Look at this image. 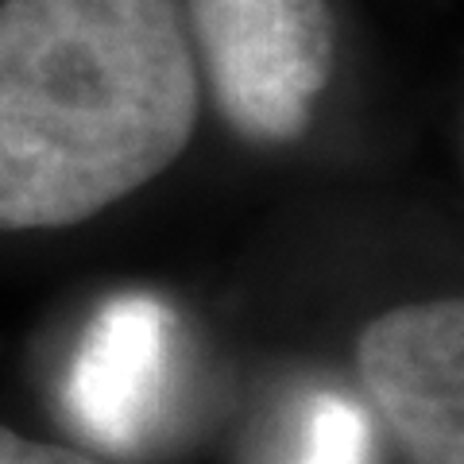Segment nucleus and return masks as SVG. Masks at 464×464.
Instances as JSON below:
<instances>
[{
	"mask_svg": "<svg viewBox=\"0 0 464 464\" xmlns=\"http://www.w3.org/2000/svg\"><path fill=\"white\" fill-rule=\"evenodd\" d=\"M194 128L179 0L0 5V232L90 221L163 174Z\"/></svg>",
	"mask_w": 464,
	"mask_h": 464,
	"instance_id": "nucleus-1",
	"label": "nucleus"
},
{
	"mask_svg": "<svg viewBox=\"0 0 464 464\" xmlns=\"http://www.w3.org/2000/svg\"><path fill=\"white\" fill-rule=\"evenodd\" d=\"M213 101L252 143L306 132L333 74L325 0H190Z\"/></svg>",
	"mask_w": 464,
	"mask_h": 464,
	"instance_id": "nucleus-2",
	"label": "nucleus"
},
{
	"mask_svg": "<svg viewBox=\"0 0 464 464\" xmlns=\"http://www.w3.org/2000/svg\"><path fill=\"white\" fill-rule=\"evenodd\" d=\"M356 368L414 464H464V306L414 302L360 333Z\"/></svg>",
	"mask_w": 464,
	"mask_h": 464,
	"instance_id": "nucleus-3",
	"label": "nucleus"
},
{
	"mask_svg": "<svg viewBox=\"0 0 464 464\" xmlns=\"http://www.w3.org/2000/svg\"><path fill=\"white\" fill-rule=\"evenodd\" d=\"M174 314L155 295H116L74 353L66 406L74 426L109 453H140L167 414Z\"/></svg>",
	"mask_w": 464,
	"mask_h": 464,
	"instance_id": "nucleus-4",
	"label": "nucleus"
},
{
	"mask_svg": "<svg viewBox=\"0 0 464 464\" xmlns=\"http://www.w3.org/2000/svg\"><path fill=\"white\" fill-rule=\"evenodd\" d=\"M372 460V430L341 395H317L306 414V433H302V453L295 464H368Z\"/></svg>",
	"mask_w": 464,
	"mask_h": 464,
	"instance_id": "nucleus-5",
	"label": "nucleus"
},
{
	"mask_svg": "<svg viewBox=\"0 0 464 464\" xmlns=\"http://www.w3.org/2000/svg\"><path fill=\"white\" fill-rule=\"evenodd\" d=\"M0 464H105L82 449L54 445V441H35L24 433L0 426Z\"/></svg>",
	"mask_w": 464,
	"mask_h": 464,
	"instance_id": "nucleus-6",
	"label": "nucleus"
}]
</instances>
